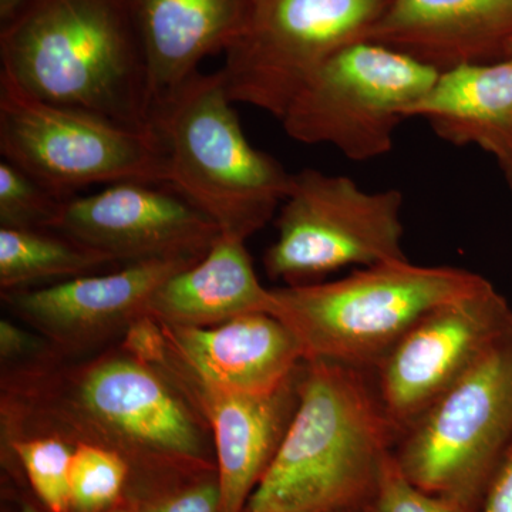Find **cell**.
<instances>
[{"instance_id":"cell-1","label":"cell","mask_w":512,"mask_h":512,"mask_svg":"<svg viewBox=\"0 0 512 512\" xmlns=\"http://www.w3.org/2000/svg\"><path fill=\"white\" fill-rule=\"evenodd\" d=\"M400 431L362 369L308 360L298 404L245 512H363Z\"/></svg>"},{"instance_id":"cell-2","label":"cell","mask_w":512,"mask_h":512,"mask_svg":"<svg viewBox=\"0 0 512 512\" xmlns=\"http://www.w3.org/2000/svg\"><path fill=\"white\" fill-rule=\"evenodd\" d=\"M0 62V74L37 99L154 128L130 0H29L2 26Z\"/></svg>"},{"instance_id":"cell-3","label":"cell","mask_w":512,"mask_h":512,"mask_svg":"<svg viewBox=\"0 0 512 512\" xmlns=\"http://www.w3.org/2000/svg\"><path fill=\"white\" fill-rule=\"evenodd\" d=\"M220 70L198 73L153 114L168 187L221 229L247 241L291 192L293 174L249 143Z\"/></svg>"},{"instance_id":"cell-4","label":"cell","mask_w":512,"mask_h":512,"mask_svg":"<svg viewBox=\"0 0 512 512\" xmlns=\"http://www.w3.org/2000/svg\"><path fill=\"white\" fill-rule=\"evenodd\" d=\"M483 276L406 261L362 268L325 284L272 289V315L291 330L305 362L377 367L426 313L476 291Z\"/></svg>"},{"instance_id":"cell-5","label":"cell","mask_w":512,"mask_h":512,"mask_svg":"<svg viewBox=\"0 0 512 512\" xmlns=\"http://www.w3.org/2000/svg\"><path fill=\"white\" fill-rule=\"evenodd\" d=\"M394 450L420 490L480 512L512 451V336L403 431Z\"/></svg>"},{"instance_id":"cell-6","label":"cell","mask_w":512,"mask_h":512,"mask_svg":"<svg viewBox=\"0 0 512 512\" xmlns=\"http://www.w3.org/2000/svg\"><path fill=\"white\" fill-rule=\"evenodd\" d=\"M0 153L66 200L90 185L168 183L163 141L154 128L138 130L47 103L3 74Z\"/></svg>"},{"instance_id":"cell-7","label":"cell","mask_w":512,"mask_h":512,"mask_svg":"<svg viewBox=\"0 0 512 512\" xmlns=\"http://www.w3.org/2000/svg\"><path fill=\"white\" fill-rule=\"evenodd\" d=\"M439 70L380 43L339 50L293 99L281 119L303 144H328L352 161L393 150L406 113L436 82Z\"/></svg>"},{"instance_id":"cell-8","label":"cell","mask_w":512,"mask_h":512,"mask_svg":"<svg viewBox=\"0 0 512 512\" xmlns=\"http://www.w3.org/2000/svg\"><path fill=\"white\" fill-rule=\"evenodd\" d=\"M392 0H252L220 70L229 99L281 120L339 50L367 40Z\"/></svg>"},{"instance_id":"cell-9","label":"cell","mask_w":512,"mask_h":512,"mask_svg":"<svg viewBox=\"0 0 512 512\" xmlns=\"http://www.w3.org/2000/svg\"><path fill=\"white\" fill-rule=\"evenodd\" d=\"M402 207L394 188L366 191L346 175L311 168L293 174L265 252L266 274L295 285L346 266L406 261Z\"/></svg>"},{"instance_id":"cell-10","label":"cell","mask_w":512,"mask_h":512,"mask_svg":"<svg viewBox=\"0 0 512 512\" xmlns=\"http://www.w3.org/2000/svg\"><path fill=\"white\" fill-rule=\"evenodd\" d=\"M511 336L510 303L488 281L426 313L376 367L377 393L394 426L403 433Z\"/></svg>"},{"instance_id":"cell-11","label":"cell","mask_w":512,"mask_h":512,"mask_svg":"<svg viewBox=\"0 0 512 512\" xmlns=\"http://www.w3.org/2000/svg\"><path fill=\"white\" fill-rule=\"evenodd\" d=\"M52 229L126 264L201 259L221 237L217 224L173 188L138 181L69 198Z\"/></svg>"},{"instance_id":"cell-12","label":"cell","mask_w":512,"mask_h":512,"mask_svg":"<svg viewBox=\"0 0 512 512\" xmlns=\"http://www.w3.org/2000/svg\"><path fill=\"white\" fill-rule=\"evenodd\" d=\"M200 259L127 264L106 275H84L39 289L3 293L19 318L62 348H86L147 315L158 286Z\"/></svg>"},{"instance_id":"cell-13","label":"cell","mask_w":512,"mask_h":512,"mask_svg":"<svg viewBox=\"0 0 512 512\" xmlns=\"http://www.w3.org/2000/svg\"><path fill=\"white\" fill-rule=\"evenodd\" d=\"M77 394L84 412L128 446L184 470L207 466L200 431L153 367L133 357L106 360L84 373Z\"/></svg>"},{"instance_id":"cell-14","label":"cell","mask_w":512,"mask_h":512,"mask_svg":"<svg viewBox=\"0 0 512 512\" xmlns=\"http://www.w3.org/2000/svg\"><path fill=\"white\" fill-rule=\"evenodd\" d=\"M161 326L190 382L208 389L274 393L305 363L295 335L269 313L241 316L212 328Z\"/></svg>"},{"instance_id":"cell-15","label":"cell","mask_w":512,"mask_h":512,"mask_svg":"<svg viewBox=\"0 0 512 512\" xmlns=\"http://www.w3.org/2000/svg\"><path fill=\"white\" fill-rule=\"evenodd\" d=\"M443 72L507 57L512 0H392L367 37Z\"/></svg>"},{"instance_id":"cell-16","label":"cell","mask_w":512,"mask_h":512,"mask_svg":"<svg viewBox=\"0 0 512 512\" xmlns=\"http://www.w3.org/2000/svg\"><path fill=\"white\" fill-rule=\"evenodd\" d=\"M252 0H130L146 59L154 111L177 93L205 57L227 52L247 23Z\"/></svg>"},{"instance_id":"cell-17","label":"cell","mask_w":512,"mask_h":512,"mask_svg":"<svg viewBox=\"0 0 512 512\" xmlns=\"http://www.w3.org/2000/svg\"><path fill=\"white\" fill-rule=\"evenodd\" d=\"M301 369L269 394L220 392L192 384L214 431L221 512H245L271 466L298 404Z\"/></svg>"},{"instance_id":"cell-18","label":"cell","mask_w":512,"mask_h":512,"mask_svg":"<svg viewBox=\"0 0 512 512\" xmlns=\"http://www.w3.org/2000/svg\"><path fill=\"white\" fill-rule=\"evenodd\" d=\"M222 235L200 261L158 286L147 316L174 328H212L254 313L274 312V293L259 282L247 245Z\"/></svg>"},{"instance_id":"cell-19","label":"cell","mask_w":512,"mask_h":512,"mask_svg":"<svg viewBox=\"0 0 512 512\" xmlns=\"http://www.w3.org/2000/svg\"><path fill=\"white\" fill-rule=\"evenodd\" d=\"M429 121L437 136L457 147L487 146L512 127V56L443 70L406 113Z\"/></svg>"},{"instance_id":"cell-20","label":"cell","mask_w":512,"mask_h":512,"mask_svg":"<svg viewBox=\"0 0 512 512\" xmlns=\"http://www.w3.org/2000/svg\"><path fill=\"white\" fill-rule=\"evenodd\" d=\"M116 264L109 255L56 229L0 228V288L23 291L39 282L79 278Z\"/></svg>"},{"instance_id":"cell-21","label":"cell","mask_w":512,"mask_h":512,"mask_svg":"<svg viewBox=\"0 0 512 512\" xmlns=\"http://www.w3.org/2000/svg\"><path fill=\"white\" fill-rule=\"evenodd\" d=\"M130 467L117 451L82 443L70 467V512H109L120 505Z\"/></svg>"},{"instance_id":"cell-22","label":"cell","mask_w":512,"mask_h":512,"mask_svg":"<svg viewBox=\"0 0 512 512\" xmlns=\"http://www.w3.org/2000/svg\"><path fill=\"white\" fill-rule=\"evenodd\" d=\"M66 201L5 158L0 161L2 227L52 229Z\"/></svg>"},{"instance_id":"cell-23","label":"cell","mask_w":512,"mask_h":512,"mask_svg":"<svg viewBox=\"0 0 512 512\" xmlns=\"http://www.w3.org/2000/svg\"><path fill=\"white\" fill-rule=\"evenodd\" d=\"M29 483L49 512H70V467L73 451L53 437L15 443Z\"/></svg>"},{"instance_id":"cell-24","label":"cell","mask_w":512,"mask_h":512,"mask_svg":"<svg viewBox=\"0 0 512 512\" xmlns=\"http://www.w3.org/2000/svg\"><path fill=\"white\" fill-rule=\"evenodd\" d=\"M363 512H463L416 487L400 470L394 453L386 461L375 497Z\"/></svg>"},{"instance_id":"cell-25","label":"cell","mask_w":512,"mask_h":512,"mask_svg":"<svg viewBox=\"0 0 512 512\" xmlns=\"http://www.w3.org/2000/svg\"><path fill=\"white\" fill-rule=\"evenodd\" d=\"M134 512H221L218 476L200 478L146 504L128 505Z\"/></svg>"},{"instance_id":"cell-26","label":"cell","mask_w":512,"mask_h":512,"mask_svg":"<svg viewBox=\"0 0 512 512\" xmlns=\"http://www.w3.org/2000/svg\"><path fill=\"white\" fill-rule=\"evenodd\" d=\"M123 348L128 355L150 367L167 365V338L163 326L151 316H141L134 320L124 332Z\"/></svg>"},{"instance_id":"cell-27","label":"cell","mask_w":512,"mask_h":512,"mask_svg":"<svg viewBox=\"0 0 512 512\" xmlns=\"http://www.w3.org/2000/svg\"><path fill=\"white\" fill-rule=\"evenodd\" d=\"M480 512H512V451L491 485Z\"/></svg>"},{"instance_id":"cell-28","label":"cell","mask_w":512,"mask_h":512,"mask_svg":"<svg viewBox=\"0 0 512 512\" xmlns=\"http://www.w3.org/2000/svg\"><path fill=\"white\" fill-rule=\"evenodd\" d=\"M484 151L495 157L512 192V127L491 138Z\"/></svg>"},{"instance_id":"cell-29","label":"cell","mask_w":512,"mask_h":512,"mask_svg":"<svg viewBox=\"0 0 512 512\" xmlns=\"http://www.w3.org/2000/svg\"><path fill=\"white\" fill-rule=\"evenodd\" d=\"M28 346L29 338L25 333L20 332L8 320L0 322V350L3 357L9 359V357L18 356V353L23 352Z\"/></svg>"},{"instance_id":"cell-30","label":"cell","mask_w":512,"mask_h":512,"mask_svg":"<svg viewBox=\"0 0 512 512\" xmlns=\"http://www.w3.org/2000/svg\"><path fill=\"white\" fill-rule=\"evenodd\" d=\"M28 3L29 0H0V22H2V26L8 25L10 20L15 19Z\"/></svg>"},{"instance_id":"cell-31","label":"cell","mask_w":512,"mask_h":512,"mask_svg":"<svg viewBox=\"0 0 512 512\" xmlns=\"http://www.w3.org/2000/svg\"><path fill=\"white\" fill-rule=\"evenodd\" d=\"M109 512H134L133 510H131L130 507H128V505H117L116 508H113V510H110Z\"/></svg>"},{"instance_id":"cell-32","label":"cell","mask_w":512,"mask_h":512,"mask_svg":"<svg viewBox=\"0 0 512 512\" xmlns=\"http://www.w3.org/2000/svg\"><path fill=\"white\" fill-rule=\"evenodd\" d=\"M20 512H39L37 511V508L33 507V505H25V507L20 510Z\"/></svg>"},{"instance_id":"cell-33","label":"cell","mask_w":512,"mask_h":512,"mask_svg":"<svg viewBox=\"0 0 512 512\" xmlns=\"http://www.w3.org/2000/svg\"><path fill=\"white\" fill-rule=\"evenodd\" d=\"M507 56H512V40L510 42V45L507 47Z\"/></svg>"}]
</instances>
